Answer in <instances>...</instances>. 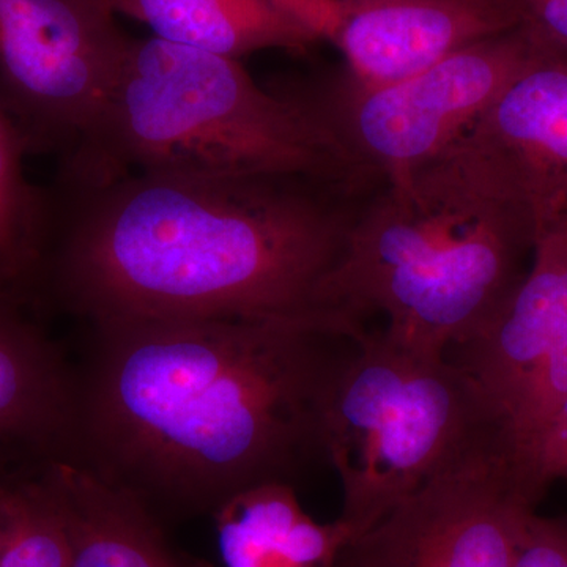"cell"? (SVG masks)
Returning <instances> with one entry per match:
<instances>
[{"mask_svg":"<svg viewBox=\"0 0 567 567\" xmlns=\"http://www.w3.org/2000/svg\"><path fill=\"white\" fill-rule=\"evenodd\" d=\"M66 458L163 517L215 513L323 458L322 405L352 338L267 320L89 323Z\"/></svg>","mask_w":567,"mask_h":567,"instance_id":"obj_1","label":"cell"},{"mask_svg":"<svg viewBox=\"0 0 567 567\" xmlns=\"http://www.w3.org/2000/svg\"><path fill=\"white\" fill-rule=\"evenodd\" d=\"M365 193L292 175L54 178L33 308L87 323L267 320L344 336L322 292Z\"/></svg>","mask_w":567,"mask_h":567,"instance_id":"obj_2","label":"cell"},{"mask_svg":"<svg viewBox=\"0 0 567 567\" xmlns=\"http://www.w3.org/2000/svg\"><path fill=\"white\" fill-rule=\"evenodd\" d=\"M535 245L524 208L453 145L364 197L323 308L347 333L382 316L401 341L450 353L498 316Z\"/></svg>","mask_w":567,"mask_h":567,"instance_id":"obj_3","label":"cell"},{"mask_svg":"<svg viewBox=\"0 0 567 567\" xmlns=\"http://www.w3.org/2000/svg\"><path fill=\"white\" fill-rule=\"evenodd\" d=\"M132 173L379 185L308 96L276 95L237 59L155 35L130 40L99 125L55 177L92 183Z\"/></svg>","mask_w":567,"mask_h":567,"instance_id":"obj_4","label":"cell"},{"mask_svg":"<svg viewBox=\"0 0 567 567\" xmlns=\"http://www.w3.org/2000/svg\"><path fill=\"white\" fill-rule=\"evenodd\" d=\"M320 429L324 461L341 483L339 518L353 539L425 481L503 434L450 354L409 344L385 328L347 344L324 393Z\"/></svg>","mask_w":567,"mask_h":567,"instance_id":"obj_5","label":"cell"},{"mask_svg":"<svg viewBox=\"0 0 567 567\" xmlns=\"http://www.w3.org/2000/svg\"><path fill=\"white\" fill-rule=\"evenodd\" d=\"M550 48L522 24L393 84L365 87L342 78L320 95L306 96L354 162L382 183L450 151Z\"/></svg>","mask_w":567,"mask_h":567,"instance_id":"obj_6","label":"cell"},{"mask_svg":"<svg viewBox=\"0 0 567 567\" xmlns=\"http://www.w3.org/2000/svg\"><path fill=\"white\" fill-rule=\"evenodd\" d=\"M110 0H0V107L29 155L71 158L102 118L126 37Z\"/></svg>","mask_w":567,"mask_h":567,"instance_id":"obj_7","label":"cell"},{"mask_svg":"<svg viewBox=\"0 0 567 567\" xmlns=\"http://www.w3.org/2000/svg\"><path fill=\"white\" fill-rule=\"evenodd\" d=\"M543 496L492 436L350 540L339 567H514Z\"/></svg>","mask_w":567,"mask_h":567,"instance_id":"obj_8","label":"cell"},{"mask_svg":"<svg viewBox=\"0 0 567 567\" xmlns=\"http://www.w3.org/2000/svg\"><path fill=\"white\" fill-rule=\"evenodd\" d=\"M451 358L525 457L567 398V230L539 238L498 316Z\"/></svg>","mask_w":567,"mask_h":567,"instance_id":"obj_9","label":"cell"},{"mask_svg":"<svg viewBox=\"0 0 567 567\" xmlns=\"http://www.w3.org/2000/svg\"><path fill=\"white\" fill-rule=\"evenodd\" d=\"M344 55L347 80L393 84L522 25L511 0H278Z\"/></svg>","mask_w":567,"mask_h":567,"instance_id":"obj_10","label":"cell"},{"mask_svg":"<svg viewBox=\"0 0 567 567\" xmlns=\"http://www.w3.org/2000/svg\"><path fill=\"white\" fill-rule=\"evenodd\" d=\"M454 145L524 208L536 241L567 230V52H544Z\"/></svg>","mask_w":567,"mask_h":567,"instance_id":"obj_11","label":"cell"},{"mask_svg":"<svg viewBox=\"0 0 567 567\" xmlns=\"http://www.w3.org/2000/svg\"><path fill=\"white\" fill-rule=\"evenodd\" d=\"M0 293V443L28 447L44 461L66 458L76 410V369L58 342Z\"/></svg>","mask_w":567,"mask_h":567,"instance_id":"obj_12","label":"cell"},{"mask_svg":"<svg viewBox=\"0 0 567 567\" xmlns=\"http://www.w3.org/2000/svg\"><path fill=\"white\" fill-rule=\"evenodd\" d=\"M41 473L61 507L70 567H185L140 499L62 458Z\"/></svg>","mask_w":567,"mask_h":567,"instance_id":"obj_13","label":"cell"},{"mask_svg":"<svg viewBox=\"0 0 567 567\" xmlns=\"http://www.w3.org/2000/svg\"><path fill=\"white\" fill-rule=\"evenodd\" d=\"M213 517L224 567H339L353 539L341 518L320 524L309 516L289 483L230 496Z\"/></svg>","mask_w":567,"mask_h":567,"instance_id":"obj_14","label":"cell"},{"mask_svg":"<svg viewBox=\"0 0 567 567\" xmlns=\"http://www.w3.org/2000/svg\"><path fill=\"white\" fill-rule=\"evenodd\" d=\"M117 13L183 47L237 59L252 52H305L319 39L278 0H110Z\"/></svg>","mask_w":567,"mask_h":567,"instance_id":"obj_15","label":"cell"},{"mask_svg":"<svg viewBox=\"0 0 567 567\" xmlns=\"http://www.w3.org/2000/svg\"><path fill=\"white\" fill-rule=\"evenodd\" d=\"M28 147L0 107V293L33 308L47 244V188L25 174Z\"/></svg>","mask_w":567,"mask_h":567,"instance_id":"obj_16","label":"cell"},{"mask_svg":"<svg viewBox=\"0 0 567 567\" xmlns=\"http://www.w3.org/2000/svg\"><path fill=\"white\" fill-rule=\"evenodd\" d=\"M0 567H70L61 507L43 473L10 484L0 525Z\"/></svg>","mask_w":567,"mask_h":567,"instance_id":"obj_17","label":"cell"},{"mask_svg":"<svg viewBox=\"0 0 567 567\" xmlns=\"http://www.w3.org/2000/svg\"><path fill=\"white\" fill-rule=\"evenodd\" d=\"M525 470L540 494L555 481H567V398L528 451Z\"/></svg>","mask_w":567,"mask_h":567,"instance_id":"obj_18","label":"cell"},{"mask_svg":"<svg viewBox=\"0 0 567 567\" xmlns=\"http://www.w3.org/2000/svg\"><path fill=\"white\" fill-rule=\"evenodd\" d=\"M514 567H567V514L529 522Z\"/></svg>","mask_w":567,"mask_h":567,"instance_id":"obj_19","label":"cell"},{"mask_svg":"<svg viewBox=\"0 0 567 567\" xmlns=\"http://www.w3.org/2000/svg\"><path fill=\"white\" fill-rule=\"evenodd\" d=\"M522 24L555 50L567 52V0H511Z\"/></svg>","mask_w":567,"mask_h":567,"instance_id":"obj_20","label":"cell"},{"mask_svg":"<svg viewBox=\"0 0 567 567\" xmlns=\"http://www.w3.org/2000/svg\"><path fill=\"white\" fill-rule=\"evenodd\" d=\"M10 483L0 477V525H2L3 513H6L7 496H9Z\"/></svg>","mask_w":567,"mask_h":567,"instance_id":"obj_21","label":"cell"}]
</instances>
